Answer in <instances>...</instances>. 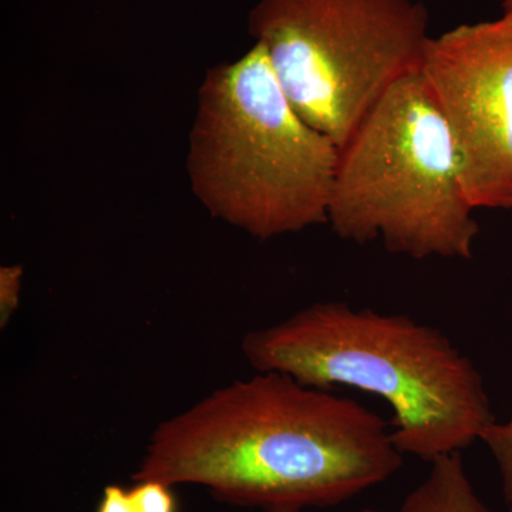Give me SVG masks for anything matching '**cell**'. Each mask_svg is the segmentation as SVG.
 Listing matches in <instances>:
<instances>
[{
	"instance_id": "obj_9",
	"label": "cell",
	"mask_w": 512,
	"mask_h": 512,
	"mask_svg": "<svg viewBox=\"0 0 512 512\" xmlns=\"http://www.w3.org/2000/svg\"><path fill=\"white\" fill-rule=\"evenodd\" d=\"M130 488L138 512H178V503L171 485L157 480L136 481Z\"/></svg>"
},
{
	"instance_id": "obj_6",
	"label": "cell",
	"mask_w": 512,
	"mask_h": 512,
	"mask_svg": "<svg viewBox=\"0 0 512 512\" xmlns=\"http://www.w3.org/2000/svg\"><path fill=\"white\" fill-rule=\"evenodd\" d=\"M421 74L474 210L512 208V15L430 37Z\"/></svg>"
},
{
	"instance_id": "obj_5",
	"label": "cell",
	"mask_w": 512,
	"mask_h": 512,
	"mask_svg": "<svg viewBox=\"0 0 512 512\" xmlns=\"http://www.w3.org/2000/svg\"><path fill=\"white\" fill-rule=\"evenodd\" d=\"M427 28L416 0H259L248 20L293 109L339 150L394 83L420 72Z\"/></svg>"
},
{
	"instance_id": "obj_3",
	"label": "cell",
	"mask_w": 512,
	"mask_h": 512,
	"mask_svg": "<svg viewBox=\"0 0 512 512\" xmlns=\"http://www.w3.org/2000/svg\"><path fill=\"white\" fill-rule=\"evenodd\" d=\"M338 160L293 109L261 43L207 70L187 173L211 217L261 241L326 224Z\"/></svg>"
},
{
	"instance_id": "obj_7",
	"label": "cell",
	"mask_w": 512,
	"mask_h": 512,
	"mask_svg": "<svg viewBox=\"0 0 512 512\" xmlns=\"http://www.w3.org/2000/svg\"><path fill=\"white\" fill-rule=\"evenodd\" d=\"M430 464V473L397 510L367 508L359 512H495L478 497L461 453L436 458Z\"/></svg>"
},
{
	"instance_id": "obj_11",
	"label": "cell",
	"mask_w": 512,
	"mask_h": 512,
	"mask_svg": "<svg viewBox=\"0 0 512 512\" xmlns=\"http://www.w3.org/2000/svg\"><path fill=\"white\" fill-rule=\"evenodd\" d=\"M96 512H138V510L130 488L110 484L104 488Z\"/></svg>"
},
{
	"instance_id": "obj_8",
	"label": "cell",
	"mask_w": 512,
	"mask_h": 512,
	"mask_svg": "<svg viewBox=\"0 0 512 512\" xmlns=\"http://www.w3.org/2000/svg\"><path fill=\"white\" fill-rule=\"evenodd\" d=\"M480 441H483L497 461L503 480L505 503L512 510V416L505 423H497L494 420L488 424L481 433Z\"/></svg>"
},
{
	"instance_id": "obj_1",
	"label": "cell",
	"mask_w": 512,
	"mask_h": 512,
	"mask_svg": "<svg viewBox=\"0 0 512 512\" xmlns=\"http://www.w3.org/2000/svg\"><path fill=\"white\" fill-rule=\"evenodd\" d=\"M403 466L373 410L279 372L214 390L148 440L134 481L200 485L238 507H333Z\"/></svg>"
},
{
	"instance_id": "obj_10",
	"label": "cell",
	"mask_w": 512,
	"mask_h": 512,
	"mask_svg": "<svg viewBox=\"0 0 512 512\" xmlns=\"http://www.w3.org/2000/svg\"><path fill=\"white\" fill-rule=\"evenodd\" d=\"M22 278V265H9L0 268V328L2 329L8 326L13 313L19 308Z\"/></svg>"
},
{
	"instance_id": "obj_4",
	"label": "cell",
	"mask_w": 512,
	"mask_h": 512,
	"mask_svg": "<svg viewBox=\"0 0 512 512\" xmlns=\"http://www.w3.org/2000/svg\"><path fill=\"white\" fill-rule=\"evenodd\" d=\"M421 72L393 84L339 150L329 224L340 239H377L413 259L473 258L480 225Z\"/></svg>"
},
{
	"instance_id": "obj_12",
	"label": "cell",
	"mask_w": 512,
	"mask_h": 512,
	"mask_svg": "<svg viewBox=\"0 0 512 512\" xmlns=\"http://www.w3.org/2000/svg\"><path fill=\"white\" fill-rule=\"evenodd\" d=\"M501 8L504 9V15H512V0H497Z\"/></svg>"
},
{
	"instance_id": "obj_13",
	"label": "cell",
	"mask_w": 512,
	"mask_h": 512,
	"mask_svg": "<svg viewBox=\"0 0 512 512\" xmlns=\"http://www.w3.org/2000/svg\"><path fill=\"white\" fill-rule=\"evenodd\" d=\"M264 512H306V510H298V508H275Z\"/></svg>"
},
{
	"instance_id": "obj_2",
	"label": "cell",
	"mask_w": 512,
	"mask_h": 512,
	"mask_svg": "<svg viewBox=\"0 0 512 512\" xmlns=\"http://www.w3.org/2000/svg\"><path fill=\"white\" fill-rule=\"evenodd\" d=\"M256 372L305 386L352 387L393 412L397 450L424 461L461 453L493 423L484 379L440 329L402 313L318 302L242 339Z\"/></svg>"
}]
</instances>
